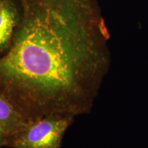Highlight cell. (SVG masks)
I'll return each instance as SVG.
<instances>
[{
	"instance_id": "cell-1",
	"label": "cell",
	"mask_w": 148,
	"mask_h": 148,
	"mask_svg": "<svg viewBox=\"0 0 148 148\" xmlns=\"http://www.w3.org/2000/svg\"><path fill=\"white\" fill-rule=\"evenodd\" d=\"M19 20L0 56V94L29 123L91 107L108 63L98 0H16Z\"/></svg>"
},
{
	"instance_id": "cell-2",
	"label": "cell",
	"mask_w": 148,
	"mask_h": 148,
	"mask_svg": "<svg viewBox=\"0 0 148 148\" xmlns=\"http://www.w3.org/2000/svg\"><path fill=\"white\" fill-rule=\"evenodd\" d=\"M75 117L52 114L32 121L9 136L6 147L61 148L66 131Z\"/></svg>"
},
{
	"instance_id": "cell-3",
	"label": "cell",
	"mask_w": 148,
	"mask_h": 148,
	"mask_svg": "<svg viewBox=\"0 0 148 148\" xmlns=\"http://www.w3.org/2000/svg\"><path fill=\"white\" fill-rule=\"evenodd\" d=\"M18 20L19 10L16 0H4L0 9V56L10 48Z\"/></svg>"
},
{
	"instance_id": "cell-4",
	"label": "cell",
	"mask_w": 148,
	"mask_h": 148,
	"mask_svg": "<svg viewBox=\"0 0 148 148\" xmlns=\"http://www.w3.org/2000/svg\"><path fill=\"white\" fill-rule=\"evenodd\" d=\"M28 123L13 105L0 94V127L11 136L23 130Z\"/></svg>"
},
{
	"instance_id": "cell-5",
	"label": "cell",
	"mask_w": 148,
	"mask_h": 148,
	"mask_svg": "<svg viewBox=\"0 0 148 148\" xmlns=\"http://www.w3.org/2000/svg\"><path fill=\"white\" fill-rule=\"evenodd\" d=\"M9 136H10L7 134L4 130L0 127V148L6 147Z\"/></svg>"
},
{
	"instance_id": "cell-6",
	"label": "cell",
	"mask_w": 148,
	"mask_h": 148,
	"mask_svg": "<svg viewBox=\"0 0 148 148\" xmlns=\"http://www.w3.org/2000/svg\"><path fill=\"white\" fill-rule=\"evenodd\" d=\"M3 3H4V0H0V9L2 7Z\"/></svg>"
}]
</instances>
